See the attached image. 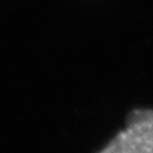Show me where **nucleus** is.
I'll use <instances>...</instances> for the list:
<instances>
[{"instance_id":"obj_1","label":"nucleus","mask_w":153,"mask_h":153,"mask_svg":"<svg viewBox=\"0 0 153 153\" xmlns=\"http://www.w3.org/2000/svg\"><path fill=\"white\" fill-rule=\"evenodd\" d=\"M98 153H153V110L134 108L121 130Z\"/></svg>"}]
</instances>
